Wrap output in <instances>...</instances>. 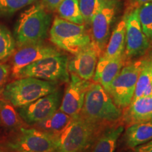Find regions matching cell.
<instances>
[{
	"label": "cell",
	"instance_id": "28",
	"mask_svg": "<svg viewBox=\"0 0 152 152\" xmlns=\"http://www.w3.org/2000/svg\"><path fill=\"white\" fill-rule=\"evenodd\" d=\"M11 72V66L7 64H0V94H1Z\"/></svg>",
	"mask_w": 152,
	"mask_h": 152
},
{
	"label": "cell",
	"instance_id": "14",
	"mask_svg": "<svg viewBox=\"0 0 152 152\" xmlns=\"http://www.w3.org/2000/svg\"><path fill=\"white\" fill-rule=\"evenodd\" d=\"M55 47L44 42L31 44L18 47L13 54L11 71L13 77L25 66L47 57L61 54Z\"/></svg>",
	"mask_w": 152,
	"mask_h": 152
},
{
	"label": "cell",
	"instance_id": "4",
	"mask_svg": "<svg viewBox=\"0 0 152 152\" xmlns=\"http://www.w3.org/2000/svg\"><path fill=\"white\" fill-rule=\"evenodd\" d=\"M102 128L80 115L73 120L58 137L56 152H84L97 137Z\"/></svg>",
	"mask_w": 152,
	"mask_h": 152
},
{
	"label": "cell",
	"instance_id": "7",
	"mask_svg": "<svg viewBox=\"0 0 152 152\" xmlns=\"http://www.w3.org/2000/svg\"><path fill=\"white\" fill-rule=\"evenodd\" d=\"M142 65V58L125 64L106 90L121 109L128 106L132 101Z\"/></svg>",
	"mask_w": 152,
	"mask_h": 152
},
{
	"label": "cell",
	"instance_id": "20",
	"mask_svg": "<svg viewBox=\"0 0 152 152\" xmlns=\"http://www.w3.org/2000/svg\"><path fill=\"white\" fill-rule=\"evenodd\" d=\"M73 118V117L58 109L52 115L36 125L39 130L58 137L71 123Z\"/></svg>",
	"mask_w": 152,
	"mask_h": 152
},
{
	"label": "cell",
	"instance_id": "32",
	"mask_svg": "<svg viewBox=\"0 0 152 152\" xmlns=\"http://www.w3.org/2000/svg\"><path fill=\"white\" fill-rule=\"evenodd\" d=\"M0 152H11V151H9V150L7 149H3V148H0Z\"/></svg>",
	"mask_w": 152,
	"mask_h": 152
},
{
	"label": "cell",
	"instance_id": "15",
	"mask_svg": "<svg viewBox=\"0 0 152 152\" xmlns=\"http://www.w3.org/2000/svg\"><path fill=\"white\" fill-rule=\"evenodd\" d=\"M121 119L128 125L152 121V95L132 100L122 112Z\"/></svg>",
	"mask_w": 152,
	"mask_h": 152
},
{
	"label": "cell",
	"instance_id": "8",
	"mask_svg": "<svg viewBox=\"0 0 152 152\" xmlns=\"http://www.w3.org/2000/svg\"><path fill=\"white\" fill-rule=\"evenodd\" d=\"M58 137L36 128H20L9 147L16 152H56Z\"/></svg>",
	"mask_w": 152,
	"mask_h": 152
},
{
	"label": "cell",
	"instance_id": "6",
	"mask_svg": "<svg viewBox=\"0 0 152 152\" xmlns=\"http://www.w3.org/2000/svg\"><path fill=\"white\" fill-rule=\"evenodd\" d=\"M68 57L63 54L38 60L20 69L14 77H35L56 83H68Z\"/></svg>",
	"mask_w": 152,
	"mask_h": 152
},
{
	"label": "cell",
	"instance_id": "24",
	"mask_svg": "<svg viewBox=\"0 0 152 152\" xmlns=\"http://www.w3.org/2000/svg\"><path fill=\"white\" fill-rule=\"evenodd\" d=\"M0 119L9 128H15L20 123L18 112L14 106L2 96H0Z\"/></svg>",
	"mask_w": 152,
	"mask_h": 152
},
{
	"label": "cell",
	"instance_id": "27",
	"mask_svg": "<svg viewBox=\"0 0 152 152\" xmlns=\"http://www.w3.org/2000/svg\"><path fill=\"white\" fill-rule=\"evenodd\" d=\"M105 0H78L79 8L85 23L90 25L93 16L103 5Z\"/></svg>",
	"mask_w": 152,
	"mask_h": 152
},
{
	"label": "cell",
	"instance_id": "16",
	"mask_svg": "<svg viewBox=\"0 0 152 152\" xmlns=\"http://www.w3.org/2000/svg\"><path fill=\"white\" fill-rule=\"evenodd\" d=\"M126 61L124 54L110 60L103 59L99 57L92 78L93 82L99 83L106 91L112 81L116 77L125 65Z\"/></svg>",
	"mask_w": 152,
	"mask_h": 152
},
{
	"label": "cell",
	"instance_id": "25",
	"mask_svg": "<svg viewBox=\"0 0 152 152\" xmlns=\"http://www.w3.org/2000/svg\"><path fill=\"white\" fill-rule=\"evenodd\" d=\"M38 0H0V18H8Z\"/></svg>",
	"mask_w": 152,
	"mask_h": 152
},
{
	"label": "cell",
	"instance_id": "21",
	"mask_svg": "<svg viewBox=\"0 0 152 152\" xmlns=\"http://www.w3.org/2000/svg\"><path fill=\"white\" fill-rule=\"evenodd\" d=\"M56 11L61 18L75 24H85L79 8L78 0H63Z\"/></svg>",
	"mask_w": 152,
	"mask_h": 152
},
{
	"label": "cell",
	"instance_id": "26",
	"mask_svg": "<svg viewBox=\"0 0 152 152\" xmlns=\"http://www.w3.org/2000/svg\"><path fill=\"white\" fill-rule=\"evenodd\" d=\"M138 16L144 34L152 42V1L137 7Z\"/></svg>",
	"mask_w": 152,
	"mask_h": 152
},
{
	"label": "cell",
	"instance_id": "11",
	"mask_svg": "<svg viewBox=\"0 0 152 152\" xmlns=\"http://www.w3.org/2000/svg\"><path fill=\"white\" fill-rule=\"evenodd\" d=\"M115 0H105L91 21V39L103 54L110 35L112 23L116 12Z\"/></svg>",
	"mask_w": 152,
	"mask_h": 152
},
{
	"label": "cell",
	"instance_id": "1",
	"mask_svg": "<svg viewBox=\"0 0 152 152\" xmlns=\"http://www.w3.org/2000/svg\"><path fill=\"white\" fill-rule=\"evenodd\" d=\"M52 23V14L41 2L28 6L19 16L14 29L17 48L24 45L44 42Z\"/></svg>",
	"mask_w": 152,
	"mask_h": 152
},
{
	"label": "cell",
	"instance_id": "12",
	"mask_svg": "<svg viewBox=\"0 0 152 152\" xmlns=\"http://www.w3.org/2000/svg\"><path fill=\"white\" fill-rule=\"evenodd\" d=\"M70 75V80L58 109L71 117H75L80 113L85 94L92 82L81 79L74 74Z\"/></svg>",
	"mask_w": 152,
	"mask_h": 152
},
{
	"label": "cell",
	"instance_id": "31",
	"mask_svg": "<svg viewBox=\"0 0 152 152\" xmlns=\"http://www.w3.org/2000/svg\"><path fill=\"white\" fill-rule=\"evenodd\" d=\"M152 0H128V11L133 10V9L137 8L140 6Z\"/></svg>",
	"mask_w": 152,
	"mask_h": 152
},
{
	"label": "cell",
	"instance_id": "29",
	"mask_svg": "<svg viewBox=\"0 0 152 152\" xmlns=\"http://www.w3.org/2000/svg\"><path fill=\"white\" fill-rule=\"evenodd\" d=\"M62 1L63 0H41L40 2L47 10L54 11Z\"/></svg>",
	"mask_w": 152,
	"mask_h": 152
},
{
	"label": "cell",
	"instance_id": "9",
	"mask_svg": "<svg viewBox=\"0 0 152 152\" xmlns=\"http://www.w3.org/2000/svg\"><path fill=\"white\" fill-rule=\"evenodd\" d=\"M125 17V47L126 59L144 56L151 47V42L142 30L138 16V8L129 11Z\"/></svg>",
	"mask_w": 152,
	"mask_h": 152
},
{
	"label": "cell",
	"instance_id": "33",
	"mask_svg": "<svg viewBox=\"0 0 152 152\" xmlns=\"http://www.w3.org/2000/svg\"><path fill=\"white\" fill-rule=\"evenodd\" d=\"M0 123H1V119H0Z\"/></svg>",
	"mask_w": 152,
	"mask_h": 152
},
{
	"label": "cell",
	"instance_id": "19",
	"mask_svg": "<svg viewBox=\"0 0 152 152\" xmlns=\"http://www.w3.org/2000/svg\"><path fill=\"white\" fill-rule=\"evenodd\" d=\"M124 131L122 125H113L100 132L93 143L91 152H114L119 137Z\"/></svg>",
	"mask_w": 152,
	"mask_h": 152
},
{
	"label": "cell",
	"instance_id": "18",
	"mask_svg": "<svg viewBox=\"0 0 152 152\" xmlns=\"http://www.w3.org/2000/svg\"><path fill=\"white\" fill-rule=\"evenodd\" d=\"M124 137L125 144L131 149L152 140V121L128 125Z\"/></svg>",
	"mask_w": 152,
	"mask_h": 152
},
{
	"label": "cell",
	"instance_id": "3",
	"mask_svg": "<svg viewBox=\"0 0 152 152\" xmlns=\"http://www.w3.org/2000/svg\"><path fill=\"white\" fill-rule=\"evenodd\" d=\"M58 83L35 77H21L6 85L1 96L16 109L28 105L58 89Z\"/></svg>",
	"mask_w": 152,
	"mask_h": 152
},
{
	"label": "cell",
	"instance_id": "22",
	"mask_svg": "<svg viewBox=\"0 0 152 152\" xmlns=\"http://www.w3.org/2000/svg\"><path fill=\"white\" fill-rule=\"evenodd\" d=\"M152 85V56L142 58V65L132 100L143 96L147 87Z\"/></svg>",
	"mask_w": 152,
	"mask_h": 152
},
{
	"label": "cell",
	"instance_id": "23",
	"mask_svg": "<svg viewBox=\"0 0 152 152\" xmlns=\"http://www.w3.org/2000/svg\"><path fill=\"white\" fill-rule=\"evenodd\" d=\"M14 35L6 26L0 25V61L11 56L16 51Z\"/></svg>",
	"mask_w": 152,
	"mask_h": 152
},
{
	"label": "cell",
	"instance_id": "2",
	"mask_svg": "<svg viewBox=\"0 0 152 152\" xmlns=\"http://www.w3.org/2000/svg\"><path fill=\"white\" fill-rule=\"evenodd\" d=\"M122 110L99 83L92 82L87 89L80 115L98 126L115 124L121 119Z\"/></svg>",
	"mask_w": 152,
	"mask_h": 152
},
{
	"label": "cell",
	"instance_id": "10",
	"mask_svg": "<svg viewBox=\"0 0 152 152\" xmlns=\"http://www.w3.org/2000/svg\"><path fill=\"white\" fill-rule=\"evenodd\" d=\"M62 92L59 88L28 105L18 108L17 112L25 123L36 125L52 115L59 108Z\"/></svg>",
	"mask_w": 152,
	"mask_h": 152
},
{
	"label": "cell",
	"instance_id": "13",
	"mask_svg": "<svg viewBox=\"0 0 152 152\" xmlns=\"http://www.w3.org/2000/svg\"><path fill=\"white\" fill-rule=\"evenodd\" d=\"M102 56L96 45L91 42L68 59V70L70 74L78 76L85 80H91L94 77L99 58Z\"/></svg>",
	"mask_w": 152,
	"mask_h": 152
},
{
	"label": "cell",
	"instance_id": "5",
	"mask_svg": "<svg viewBox=\"0 0 152 152\" xmlns=\"http://www.w3.org/2000/svg\"><path fill=\"white\" fill-rule=\"evenodd\" d=\"M50 41L62 50L75 55L91 42L85 24L79 25L55 17L49 31Z\"/></svg>",
	"mask_w": 152,
	"mask_h": 152
},
{
	"label": "cell",
	"instance_id": "17",
	"mask_svg": "<svg viewBox=\"0 0 152 152\" xmlns=\"http://www.w3.org/2000/svg\"><path fill=\"white\" fill-rule=\"evenodd\" d=\"M125 47V17L124 16L110 35L104 52L100 58L106 60H110L123 56L124 54Z\"/></svg>",
	"mask_w": 152,
	"mask_h": 152
},
{
	"label": "cell",
	"instance_id": "30",
	"mask_svg": "<svg viewBox=\"0 0 152 152\" xmlns=\"http://www.w3.org/2000/svg\"><path fill=\"white\" fill-rule=\"evenodd\" d=\"M132 152H152V140L133 148Z\"/></svg>",
	"mask_w": 152,
	"mask_h": 152
}]
</instances>
